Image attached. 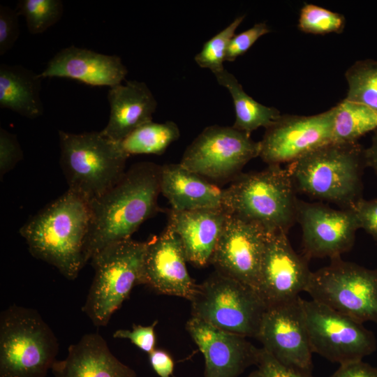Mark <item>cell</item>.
Segmentation results:
<instances>
[{"label":"cell","instance_id":"6","mask_svg":"<svg viewBox=\"0 0 377 377\" xmlns=\"http://www.w3.org/2000/svg\"><path fill=\"white\" fill-rule=\"evenodd\" d=\"M53 331L34 309L12 305L0 315V377H45L57 360Z\"/></svg>","mask_w":377,"mask_h":377},{"label":"cell","instance_id":"13","mask_svg":"<svg viewBox=\"0 0 377 377\" xmlns=\"http://www.w3.org/2000/svg\"><path fill=\"white\" fill-rule=\"evenodd\" d=\"M256 339L279 362L311 377L313 352L300 297L267 308Z\"/></svg>","mask_w":377,"mask_h":377},{"label":"cell","instance_id":"11","mask_svg":"<svg viewBox=\"0 0 377 377\" xmlns=\"http://www.w3.org/2000/svg\"><path fill=\"white\" fill-rule=\"evenodd\" d=\"M302 306L313 353L341 365L375 350V337L362 323L313 300L302 299Z\"/></svg>","mask_w":377,"mask_h":377},{"label":"cell","instance_id":"35","mask_svg":"<svg viewBox=\"0 0 377 377\" xmlns=\"http://www.w3.org/2000/svg\"><path fill=\"white\" fill-rule=\"evenodd\" d=\"M157 323L158 320L149 326L133 324L131 330H118L113 334V337L128 339L141 350L149 354L156 348L155 327Z\"/></svg>","mask_w":377,"mask_h":377},{"label":"cell","instance_id":"19","mask_svg":"<svg viewBox=\"0 0 377 377\" xmlns=\"http://www.w3.org/2000/svg\"><path fill=\"white\" fill-rule=\"evenodd\" d=\"M128 73L121 59L76 46L61 49L39 74L43 78L63 77L94 87L121 84Z\"/></svg>","mask_w":377,"mask_h":377},{"label":"cell","instance_id":"33","mask_svg":"<svg viewBox=\"0 0 377 377\" xmlns=\"http://www.w3.org/2000/svg\"><path fill=\"white\" fill-rule=\"evenodd\" d=\"M18 13L10 7L0 5V55L15 45L20 36Z\"/></svg>","mask_w":377,"mask_h":377},{"label":"cell","instance_id":"22","mask_svg":"<svg viewBox=\"0 0 377 377\" xmlns=\"http://www.w3.org/2000/svg\"><path fill=\"white\" fill-rule=\"evenodd\" d=\"M110 116L101 132L119 142L142 125L152 121L157 102L147 85L137 80L110 87L108 93Z\"/></svg>","mask_w":377,"mask_h":377},{"label":"cell","instance_id":"9","mask_svg":"<svg viewBox=\"0 0 377 377\" xmlns=\"http://www.w3.org/2000/svg\"><path fill=\"white\" fill-rule=\"evenodd\" d=\"M312 272L306 291L322 303L362 323H377V269L337 258Z\"/></svg>","mask_w":377,"mask_h":377},{"label":"cell","instance_id":"21","mask_svg":"<svg viewBox=\"0 0 377 377\" xmlns=\"http://www.w3.org/2000/svg\"><path fill=\"white\" fill-rule=\"evenodd\" d=\"M54 377H136L135 371L120 362L98 333L84 334L68 348L65 359L56 360Z\"/></svg>","mask_w":377,"mask_h":377},{"label":"cell","instance_id":"5","mask_svg":"<svg viewBox=\"0 0 377 377\" xmlns=\"http://www.w3.org/2000/svg\"><path fill=\"white\" fill-rule=\"evenodd\" d=\"M60 164L68 190L89 204L122 178L127 157L115 142L101 131L71 133L59 131Z\"/></svg>","mask_w":377,"mask_h":377},{"label":"cell","instance_id":"38","mask_svg":"<svg viewBox=\"0 0 377 377\" xmlns=\"http://www.w3.org/2000/svg\"><path fill=\"white\" fill-rule=\"evenodd\" d=\"M148 355L149 363L159 377H172L175 363L166 350L155 348Z\"/></svg>","mask_w":377,"mask_h":377},{"label":"cell","instance_id":"1","mask_svg":"<svg viewBox=\"0 0 377 377\" xmlns=\"http://www.w3.org/2000/svg\"><path fill=\"white\" fill-rule=\"evenodd\" d=\"M161 166L151 162L134 164L113 188L90 203L86 263L104 247L131 239L142 223L160 210Z\"/></svg>","mask_w":377,"mask_h":377},{"label":"cell","instance_id":"23","mask_svg":"<svg viewBox=\"0 0 377 377\" xmlns=\"http://www.w3.org/2000/svg\"><path fill=\"white\" fill-rule=\"evenodd\" d=\"M224 189L180 163L161 166V193L175 211L223 208Z\"/></svg>","mask_w":377,"mask_h":377},{"label":"cell","instance_id":"3","mask_svg":"<svg viewBox=\"0 0 377 377\" xmlns=\"http://www.w3.org/2000/svg\"><path fill=\"white\" fill-rule=\"evenodd\" d=\"M364 148L357 142H331L305 154L286 169L297 193L353 209L362 199Z\"/></svg>","mask_w":377,"mask_h":377},{"label":"cell","instance_id":"15","mask_svg":"<svg viewBox=\"0 0 377 377\" xmlns=\"http://www.w3.org/2000/svg\"><path fill=\"white\" fill-rule=\"evenodd\" d=\"M312 272L293 249L287 233H269L256 292L266 307L293 301L306 291Z\"/></svg>","mask_w":377,"mask_h":377},{"label":"cell","instance_id":"31","mask_svg":"<svg viewBox=\"0 0 377 377\" xmlns=\"http://www.w3.org/2000/svg\"><path fill=\"white\" fill-rule=\"evenodd\" d=\"M345 25L343 15L309 3H305L302 8L298 20L300 31L313 34H339Z\"/></svg>","mask_w":377,"mask_h":377},{"label":"cell","instance_id":"17","mask_svg":"<svg viewBox=\"0 0 377 377\" xmlns=\"http://www.w3.org/2000/svg\"><path fill=\"white\" fill-rule=\"evenodd\" d=\"M186 330L205 358L204 377H238L256 365L259 349L246 337L191 317Z\"/></svg>","mask_w":377,"mask_h":377},{"label":"cell","instance_id":"8","mask_svg":"<svg viewBox=\"0 0 377 377\" xmlns=\"http://www.w3.org/2000/svg\"><path fill=\"white\" fill-rule=\"evenodd\" d=\"M191 316L220 330L256 338L267 307L252 288L217 271L198 284Z\"/></svg>","mask_w":377,"mask_h":377},{"label":"cell","instance_id":"27","mask_svg":"<svg viewBox=\"0 0 377 377\" xmlns=\"http://www.w3.org/2000/svg\"><path fill=\"white\" fill-rule=\"evenodd\" d=\"M377 128V112L344 98L336 105L332 141L355 142L366 133Z\"/></svg>","mask_w":377,"mask_h":377},{"label":"cell","instance_id":"7","mask_svg":"<svg viewBox=\"0 0 377 377\" xmlns=\"http://www.w3.org/2000/svg\"><path fill=\"white\" fill-rule=\"evenodd\" d=\"M146 242L112 243L91 258L95 274L82 311L97 327L106 326L137 285L145 284Z\"/></svg>","mask_w":377,"mask_h":377},{"label":"cell","instance_id":"14","mask_svg":"<svg viewBox=\"0 0 377 377\" xmlns=\"http://www.w3.org/2000/svg\"><path fill=\"white\" fill-rule=\"evenodd\" d=\"M269 234L261 226L228 214L211 264L256 291Z\"/></svg>","mask_w":377,"mask_h":377},{"label":"cell","instance_id":"12","mask_svg":"<svg viewBox=\"0 0 377 377\" xmlns=\"http://www.w3.org/2000/svg\"><path fill=\"white\" fill-rule=\"evenodd\" d=\"M336 106L315 115L280 114L260 141L259 156L267 165L292 163L332 142Z\"/></svg>","mask_w":377,"mask_h":377},{"label":"cell","instance_id":"25","mask_svg":"<svg viewBox=\"0 0 377 377\" xmlns=\"http://www.w3.org/2000/svg\"><path fill=\"white\" fill-rule=\"evenodd\" d=\"M214 75L232 96L236 115L234 128L251 134L259 127L266 128L280 115L276 108L262 105L249 96L234 75L227 70Z\"/></svg>","mask_w":377,"mask_h":377},{"label":"cell","instance_id":"29","mask_svg":"<svg viewBox=\"0 0 377 377\" xmlns=\"http://www.w3.org/2000/svg\"><path fill=\"white\" fill-rule=\"evenodd\" d=\"M15 10L25 18L29 31L38 34L60 20L64 6L60 0H21Z\"/></svg>","mask_w":377,"mask_h":377},{"label":"cell","instance_id":"18","mask_svg":"<svg viewBox=\"0 0 377 377\" xmlns=\"http://www.w3.org/2000/svg\"><path fill=\"white\" fill-rule=\"evenodd\" d=\"M146 242L145 285L159 294L191 301L198 284L188 273L186 256L178 235L167 226L159 235Z\"/></svg>","mask_w":377,"mask_h":377},{"label":"cell","instance_id":"39","mask_svg":"<svg viewBox=\"0 0 377 377\" xmlns=\"http://www.w3.org/2000/svg\"><path fill=\"white\" fill-rule=\"evenodd\" d=\"M330 377H377V368L362 360L341 364Z\"/></svg>","mask_w":377,"mask_h":377},{"label":"cell","instance_id":"24","mask_svg":"<svg viewBox=\"0 0 377 377\" xmlns=\"http://www.w3.org/2000/svg\"><path fill=\"white\" fill-rule=\"evenodd\" d=\"M42 78L21 65H0V108L29 119L43 114Z\"/></svg>","mask_w":377,"mask_h":377},{"label":"cell","instance_id":"10","mask_svg":"<svg viewBox=\"0 0 377 377\" xmlns=\"http://www.w3.org/2000/svg\"><path fill=\"white\" fill-rule=\"evenodd\" d=\"M260 142L233 126L205 128L185 150L180 164L208 180L232 181L259 156Z\"/></svg>","mask_w":377,"mask_h":377},{"label":"cell","instance_id":"28","mask_svg":"<svg viewBox=\"0 0 377 377\" xmlns=\"http://www.w3.org/2000/svg\"><path fill=\"white\" fill-rule=\"evenodd\" d=\"M345 77L348 84L345 98L377 112V61H357L347 69Z\"/></svg>","mask_w":377,"mask_h":377},{"label":"cell","instance_id":"2","mask_svg":"<svg viewBox=\"0 0 377 377\" xmlns=\"http://www.w3.org/2000/svg\"><path fill=\"white\" fill-rule=\"evenodd\" d=\"M91 220L90 204L68 189L28 221L20 233L34 257L73 280L86 264L84 251Z\"/></svg>","mask_w":377,"mask_h":377},{"label":"cell","instance_id":"16","mask_svg":"<svg viewBox=\"0 0 377 377\" xmlns=\"http://www.w3.org/2000/svg\"><path fill=\"white\" fill-rule=\"evenodd\" d=\"M306 258H340L353 246L360 228L353 209H336L297 200V217Z\"/></svg>","mask_w":377,"mask_h":377},{"label":"cell","instance_id":"34","mask_svg":"<svg viewBox=\"0 0 377 377\" xmlns=\"http://www.w3.org/2000/svg\"><path fill=\"white\" fill-rule=\"evenodd\" d=\"M23 152L15 135L0 128V175L2 177L22 159Z\"/></svg>","mask_w":377,"mask_h":377},{"label":"cell","instance_id":"40","mask_svg":"<svg viewBox=\"0 0 377 377\" xmlns=\"http://www.w3.org/2000/svg\"><path fill=\"white\" fill-rule=\"evenodd\" d=\"M364 156L367 166L377 174V131L372 136L371 145L364 149Z\"/></svg>","mask_w":377,"mask_h":377},{"label":"cell","instance_id":"30","mask_svg":"<svg viewBox=\"0 0 377 377\" xmlns=\"http://www.w3.org/2000/svg\"><path fill=\"white\" fill-rule=\"evenodd\" d=\"M244 17V15H241L236 17L228 27L203 45L202 50L194 58L199 66L209 69L214 74L225 69L223 61H226L229 42Z\"/></svg>","mask_w":377,"mask_h":377},{"label":"cell","instance_id":"36","mask_svg":"<svg viewBox=\"0 0 377 377\" xmlns=\"http://www.w3.org/2000/svg\"><path fill=\"white\" fill-rule=\"evenodd\" d=\"M256 366L263 377H311L283 365L263 348Z\"/></svg>","mask_w":377,"mask_h":377},{"label":"cell","instance_id":"37","mask_svg":"<svg viewBox=\"0 0 377 377\" xmlns=\"http://www.w3.org/2000/svg\"><path fill=\"white\" fill-rule=\"evenodd\" d=\"M360 228L364 229L377 239V198L361 199L353 208Z\"/></svg>","mask_w":377,"mask_h":377},{"label":"cell","instance_id":"20","mask_svg":"<svg viewBox=\"0 0 377 377\" xmlns=\"http://www.w3.org/2000/svg\"><path fill=\"white\" fill-rule=\"evenodd\" d=\"M228 213L224 208L168 212V226L179 237L187 261L205 267L211 260Z\"/></svg>","mask_w":377,"mask_h":377},{"label":"cell","instance_id":"41","mask_svg":"<svg viewBox=\"0 0 377 377\" xmlns=\"http://www.w3.org/2000/svg\"><path fill=\"white\" fill-rule=\"evenodd\" d=\"M246 377H263V374H261V372L257 369L256 371H253V372H251L248 376Z\"/></svg>","mask_w":377,"mask_h":377},{"label":"cell","instance_id":"4","mask_svg":"<svg viewBox=\"0 0 377 377\" xmlns=\"http://www.w3.org/2000/svg\"><path fill=\"white\" fill-rule=\"evenodd\" d=\"M296 193L287 169L268 165L234 179L224 189L223 205L229 214L256 223L269 233L288 234L296 221Z\"/></svg>","mask_w":377,"mask_h":377},{"label":"cell","instance_id":"32","mask_svg":"<svg viewBox=\"0 0 377 377\" xmlns=\"http://www.w3.org/2000/svg\"><path fill=\"white\" fill-rule=\"evenodd\" d=\"M270 31L265 22H259L237 35L235 34L229 42L226 61H233L238 57L243 55L259 38Z\"/></svg>","mask_w":377,"mask_h":377},{"label":"cell","instance_id":"26","mask_svg":"<svg viewBox=\"0 0 377 377\" xmlns=\"http://www.w3.org/2000/svg\"><path fill=\"white\" fill-rule=\"evenodd\" d=\"M180 136L177 125L149 121L138 127L117 142L123 153L128 157L135 154L161 155Z\"/></svg>","mask_w":377,"mask_h":377}]
</instances>
